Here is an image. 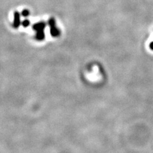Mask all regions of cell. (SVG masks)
Instances as JSON below:
<instances>
[{
	"label": "cell",
	"mask_w": 153,
	"mask_h": 153,
	"mask_svg": "<svg viewBox=\"0 0 153 153\" xmlns=\"http://www.w3.org/2000/svg\"><path fill=\"white\" fill-rule=\"evenodd\" d=\"M149 47H150L151 49L153 50V42H151V43L150 44V45H149Z\"/></svg>",
	"instance_id": "cell-1"
}]
</instances>
